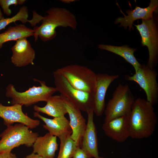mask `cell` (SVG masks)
Wrapping results in <instances>:
<instances>
[{
	"label": "cell",
	"instance_id": "cell-1",
	"mask_svg": "<svg viewBox=\"0 0 158 158\" xmlns=\"http://www.w3.org/2000/svg\"><path fill=\"white\" fill-rule=\"evenodd\" d=\"M130 137L148 138L155 130L157 118L154 106L143 98L135 99L129 117Z\"/></svg>",
	"mask_w": 158,
	"mask_h": 158
},
{
	"label": "cell",
	"instance_id": "cell-2",
	"mask_svg": "<svg viewBox=\"0 0 158 158\" xmlns=\"http://www.w3.org/2000/svg\"><path fill=\"white\" fill-rule=\"evenodd\" d=\"M46 12L47 15L43 17L41 25L33 29L35 42L38 37L43 42L54 39L56 35V28L59 27H69L73 30L76 28L75 16L66 8L53 7Z\"/></svg>",
	"mask_w": 158,
	"mask_h": 158
},
{
	"label": "cell",
	"instance_id": "cell-3",
	"mask_svg": "<svg viewBox=\"0 0 158 158\" xmlns=\"http://www.w3.org/2000/svg\"><path fill=\"white\" fill-rule=\"evenodd\" d=\"M35 81L40 83V85H33L24 92L17 91L14 85L9 84L6 88V96L11 98L12 105L18 104L29 107L41 101L47 102L49 98L57 91L55 87L48 86L45 81L33 79Z\"/></svg>",
	"mask_w": 158,
	"mask_h": 158
},
{
	"label": "cell",
	"instance_id": "cell-4",
	"mask_svg": "<svg viewBox=\"0 0 158 158\" xmlns=\"http://www.w3.org/2000/svg\"><path fill=\"white\" fill-rule=\"evenodd\" d=\"M38 136L37 133L21 123L7 126L0 135V153L11 152L21 145L30 147Z\"/></svg>",
	"mask_w": 158,
	"mask_h": 158
},
{
	"label": "cell",
	"instance_id": "cell-5",
	"mask_svg": "<svg viewBox=\"0 0 158 158\" xmlns=\"http://www.w3.org/2000/svg\"><path fill=\"white\" fill-rule=\"evenodd\" d=\"M135 99L128 85L119 83L105 106L104 122L130 115Z\"/></svg>",
	"mask_w": 158,
	"mask_h": 158
},
{
	"label": "cell",
	"instance_id": "cell-6",
	"mask_svg": "<svg viewBox=\"0 0 158 158\" xmlns=\"http://www.w3.org/2000/svg\"><path fill=\"white\" fill-rule=\"evenodd\" d=\"M53 76L55 87L60 95L70 100L81 111L87 113L93 110L94 93L74 88L56 70L54 72Z\"/></svg>",
	"mask_w": 158,
	"mask_h": 158
},
{
	"label": "cell",
	"instance_id": "cell-7",
	"mask_svg": "<svg viewBox=\"0 0 158 158\" xmlns=\"http://www.w3.org/2000/svg\"><path fill=\"white\" fill-rule=\"evenodd\" d=\"M56 70L74 88L90 93L94 92L97 84V74L88 68L72 64Z\"/></svg>",
	"mask_w": 158,
	"mask_h": 158
},
{
	"label": "cell",
	"instance_id": "cell-8",
	"mask_svg": "<svg viewBox=\"0 0 158 158\" xmlns=\"http://www.w3.org/2000/svg\"><path fill=\"white\" fill-rule=\"evenodd\" d=\"M158 73L154 68L151 69L143 64L133 75H125V78L137 83L144 91L146 100L153 106L158 101V84L157 79Z\"/></svg>",
	"mask_w": 158,
	"mask_h": 158
},
{
	"label": "cell",
	"instance_id": "cell-9",
	"mask_svg": "<svg viewBox=\"0 0 158 158\" xmlns=\"http://www.w3.org/2000/svg\"><path fill=\"white\" fill-rule=\"evenodd\" d=\"M141 37V44L146 46L149 54L147 65L153 69L157 65L158 58V32L157 23L153 16L147 20H142L141 24L134 25Z\"/></svg>",
	"mask_w": 158,
	"mask_h": 158
},
{
	"label": "cell",
	"instance_id": "cell-10",
	"mask_svg": "<svg viewBox=\"0 0 158 158\" xmlns=\"http://www.w3.org/2000/svg\"><path fill=\"white\" fill-rule=\"evenodd\" d=\"M0 117L7 127L14 123L23 124L31 129L35 128L40 124V121L31 118L22 111V106L15 104L5 106L0 103Z\"/></svg>",
	"mask_w": 158,
	"mask_h": 158
},
{
	"label": "cell",
	"instance_id": "cell-11",
	"mask_svg": "<svg viewBox=\"0 0 158 158\" xmlns=\"http://www.w3.org/2000/svg\"><path fill=\"white\" fill-rule=\"evenodd\" d=\"M116 4L119 6L117 3ZM158 6L157 0H151L149 6L147 7L141 8L136 6L134 10H127L126 13L127 15H125L119 6L120 12L123 14L124 17L117 18L114 23L115 24L120 23L118 26H123L125 29L128 27L129 30H131V29L133 30V25L135 20L140 19L147 20L151 18L153 16V13L157 11Z\"/></svg>",
	"mask_w": 158,
	"mask_h": 158
},
{
	"label": "cell",
	"instance_id": "cell-12",
	"mask_svg": "<svg viewBox=\"0 0 158 158\" xmlns=\"http://www.w3.org/2000/svg\"><path fill=\"white\" fill-rule=\"evenodd\" d=\"M61 96L70 119L69 123L72 130L70 137L78 147H80L86 126L85 119L81 111L70 100Z\"/></svg>",
	"mask_w": 158,
	"mask_h": 158
},
{
	"label": "cell",
	"instance_id": "cell-13",
	"mask_svg": "<svg viewBox=\"0 0 158 158\" xmlns=\"http://www.w3.org/2000/svg\"><path fill=\"white\" fill-rule=\"evenodd\" d=\"M118 75L107 73L97 74V84L94 92V113L97 116L102 115L105 107V98L108 87L115 80L118 78Z\"/></svg>",
	"mask_w": 158,
	"mask_h": 158
},
{
	"label": "cell",
	"instance_id": "cell-14",
	"mask_svg": "<svg viewBox=\"0 0 158 158\" xmlns=\"http://www.w3.org/2000/svg\"><path fill=\"white\" fill-rule=\"evenodd\" d=\"M33 116L42 120L45 123L43 125V127L50 134L58 137L60 142L64 141L69 138L72 133L69 121L65 116L50 119L35 112L33 113Z\"/></svg>",
	"mask_w": 158,
	"mask_h": 158
},
{
	"label": "cell",
	"instance_id": "cell-15",
	"mask_svg": "<svg viewBox=\"0 0 158 158\" xmlns=\"http://www.w3.org/2000/svg\"><path fill=\"white\" fill-rule=\"evenodd\" d=\"M129 117L121 116L104 122L102 128L105 134L118 142L125 141L130 136Z\"/></svg>",
	"mask_w": 158,
	"mask_h": 158
},
{
	"label": "cell",
	"instance_id": "cell-16",
	"mask_svg": "<svg viewBox=\"0 0 158 158\" xmlns=\"http://www.w3.org/2000/svg\"><path fill=\"white\" fill-rule=\"evenodd\" d=\"M87 113V119L80 147L87 154L88 158H99L97 131L94 121V111Z\"/></svg>",
	"mask_w": 158,
	"mask_h": 158
},
{
	"label": "cell",
	"instance_id": "cell-17",
	"mask_svg": "<svg viewBox=\"0 0 158 158\" xmlns=\"http://www.w3.org/2000/svg\"><path fill=\"white\" fill-rule=\"evenodd\" d=\"M11 49L12 55L11 61L15 66L21 67L34 64L35 51L26 38L16 40Z\"/></svg>",
	"mask_w": 158,
	"mask_h": 158
},
{
	"label": "cell",
	"instance_id": "cell-18",
	"mask_svg": "<svg viewBox=\"0 0 158 158\" xmlns=\"http://www.w3.org/2000/svg\"><path fill=\"white\" fill-rule=\"evenodd\" d=\"M58 146L57 137L48 132L37 138L32 146V152L43 158H54Z\"/></svg>",
	"mask_w": 158,
	"mask_h": 158
},
{
	"label": "cell",
	"instance_id": "cell-19",
	"mask_svg": "<svg viewBox=\"0 0 158 158\" xmlns=\"http://www.w3.org/2000/svg\"><path fill=\"white\" fill-rule=\"evenodd\" d=\"M46 102V105L42 107L34 105V109L36 112L44 114L54 118L65 116L67 114L61 95L51 96Z\"/></svg>",
	"mask_w": 158,
	"mask_h": 158
},
{
	"label": "cell",
	"instance_id": "cell-20",
	"mask_svg": "<svg viewBox=\"0 0 158 158\" xmlns=\"http://www.w3.org/2000/svg\"><path fill=\"white\" fill-rule=\"evenodd\" d=\"M34 32L33 30L22 24L10 26L4 32L0 34V49L5 42L34 36Z\"/></svg>",
	"mask_w": 158,
	"mask_h": 158
},
{
	"label": "cell",
	"instance_id": "cell-21",
	"mask_svg": "<svg viewBox=\"0 0 158 158\" xmlns=\"http://www.w3.org/2000/svg\"><path fill=\"white\" fill-rule=\"evenodd\" d=\"M98 47L101 49L111 52L123 57L132 65L135 72L141 65L134 56V52L136 50L135 48H130L127 45L118 46L104 44L99 45Z\"/></svg>",
	"mask_w": 158,
	"mask_h": 158
},
{
	"label": "cell",
	"instance_id": "cell-22",
	"mask_svg": "<svg viewBox=\"0 0 158 158\" xmlns=\"http://www.w3.org/2000/svg\"><path fill=\"white\" fill-rule=\"evenodd\" d=\"M28 11L27 7L23 6L20 7L19 11L13 16L11 18H4L0 20V30L5 28L10 23L20 21L23 23L27 22L29 23L32 25L33 23L32 19L28 20Z\"/></svg>",
	"mask_w": 158,
	"mask_h": 158
},
{
	"label": "cell",
	"instance_id": "cell-23",
	"mask_svg": "<svg viewBox=\"0 0 158 158\" xmlns=\"http://www.w3.org/2000/svg\"><path fill=\"white\" fill-rule=\"evenodd\" d=\"M78 146L70 137L64 141L60 142V148L57 158H71Z\"/></svg>",
	"mask_w": 158,
	"mask_h": 158
},
{
	"label": "cell",
	"instance_id": "cell-24",
	"mask_svg": "<svg viewBox=\"0 0 158 158\" xmlns=\"http://www.w3.org/2000/svg\"><path fill=\"white\" fill-rule=\"evenodd\" d=\"M26 1L25 0H0V5L4 13L8 16H10L12 11L9 6L12 5H22Z\"/></svg>",
	"mask_w": 158,
	"mask_h": 158
},
{
	"label": "cell",
	"instance_id": "cell-25",
	"mask_svg": "<svg viewBox=\"0 0 158 158\" xmlns=\"http://www.w3.org/2000/svg\"><path fill=\"white\" fill-rule=\"evenodd\" d=\"M73 158H88L86 152L80 147L76 149L73 156Z\"/></svg>",
	"mask_w": 158,
	"mask_h": 158
},
{
	"label": "cell",
	"instance_id": "cell-26",
	"mask_svg": "<svg viewBox=\"0 0 158 158\" xmlns=\"http://www.w3.org/2000/svg\"><path fill=\"white\" fill-rule=\"evenodd\" d=\"M0 158H17L16 155L11 152L0 153Z\"/></svg>",
	"mask_w": 158,
	"mask_h": 158
},
{
	"label": "cell",
	"instance_id": "cell-27",
	"mask_svg": "<svg viewBox=\"0 0 158 158\" xmlns=\"http://www.w3.org/2000/svg\"><path fill=\"white\" fill-rule=\"evenodd\" d=\"M24 158H43L37 154L32 152L26 155Z\"/></svg>",
	"mask_w": 158,
	"mask_h": 158
},
{
	"label": "cell",
	"instance_id": "cell-28",
	"mask_svg": "<svg viewBox=\"0 0 158 158\" xmlns=\"http://www.w3.org/2000/svg\"><path fill=\"white\" fill-rule=\"evenodd\" d=\"M4 18V16H3V13L1 11V9H0V20Z\"/></svg>",
	"mask_w": 158,
	"mask_h": 158
},
{
	"label": "cell",
	"instance_id": "cell-29",
	"mask_svg": "<svg viewBox=\"0 0 158 158\" xmlns=\"http://www.w3.org/2000/svg\"><path fill=\"white\" fill-rule=\"evenodd\" d=\"M63 2H64V3H70V2H72V1H74V0H62V1Z\"/></svg>",
	"mask_w": 158,
	"mask_h": 158
},
{
	"label": "cell",
	"instance_id": "cell-30",
	"mask_svg": "<svg viewBox=\"0 0 158 158\" xmlns=\"http://www.w3.org/2000/svg\"><path fill=\"white\" fill-rule=\"evenodd\" d=\"M99 158H104L103 157H99Z\"/></svg>",
	"mask_w": 158,
	"mask_h": 158
}]
</instances>
